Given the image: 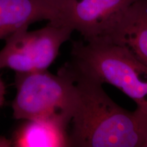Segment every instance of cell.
Returning a JSON list of instances; mask_svg holds the SVG:
<instances>
[{
  "instance_id": "6da1fadb",
  "label": "cell",
  "mask_w": 147,
  "mask_h": 147,
  "mask_svg": "<svg viewBox=\"0 0 147 147\" xmlns=\"http://www.w3.org/2000/svg\"><path fill=\"white\" fill-rule=\"evenodd\" d=\"M76 90V104L68 134L70 146L140 147L147 132V114L117 104L102 83L66 63Z\"/></svg>"
},
{
  "instance_id": "7a4b0ae2",
  "label": "cell",
  "mask_w": 147,
  "mask_h": 147,
  "mask_svg": "<svg viewBox=\"0 0 147 147\" xmlns=\"http://www.w3.org/2000/svg\"><path fill=\"white\" fill-rule=\"evenodd\" d=\"M71 54L76 68L118 88L147 114V66L125 48L102 38L74 42Z\"/></svg>"
},
{
  "instance_id": "3957f363",
  "label": "cell",
  "mask_w": 147,
  "mask_h": 147,
  "mask_svg": "<svg viewBox=\"0 0 147 147\" xmlns=\"http://www.w3.org/2000/svg\"><path fill=\"white\" fill-rule=\"evenodd\" d=\"M13 117L21 120H47L67 129L76 104V90L68 66L57 74L40 70L16 73Z\"/></svg>"
},
{
  "instance_id": "277c9868",
  "label": "cell",
  "mask_w": 147,
  "mask_h": 147,
  "mask_svg": "<svg viewBox=\"0 0 147 147\" xmlns=\"http://www.w3.org/2000/svg\"><path fill=\"white\" fill-rule=\"evenodd\" d=\"M73 32L69 27L51 22L32 32L28 28L17 31L4 40L5 46L0 51V69L9 68L16 73L47 69Z\"/></svg>"
},
{
  "instance_id": "5b68a950",
  "label": "cell",
  "mask_w": 147,
  "mask_h": 147,
  "mask_svg": "<svg viewBox=\"0 0 147 147\" xmlns=\"http://www.w3.org/2000/svg\"><path fill=\"white\" fill-rule=\"evenodd\" d=\"M136 0H64L58 25L69 27L84 40L106 38Z\"/></svg>"
},
{
  "instance_id": "8992f818",
  "label": "cell",
  "mask_w": 147,
  "mask_h": 147,
  "mask_svg": "<svg viewBox=\"0 0 147 147\" xmlns=\"http://www.w3.org/2000/svg\"><path fill=\"white\" fill-rule=\"evenodd\" d=\"M62 0H0V40L35 22L57 23Z\"/></svg>"
},
{
  "instance_id": "52a82bcc",
  "label": "cell",
  "mask_w": 147,
  "mask_h": 147,
  "mask_svg": "<svg viewBox=\"0 0 147 147\" xmlns=\"http://www.w3.org/2000/svg\"><path fill=\"white\" fill-rule=\"evenodd\" d=\"M106 38L125 48L147 66V0H136Z\"/></svg>"
},
{
  "instance_id": "ba28073f",
  "label": "cell",
  "mask_w": 147,
  "mask_h": 147,
  "mask_svg": "<svg viewBox=\"0 0 147 147\" xmlns=\"http://www.w3.org/2000/svg\"><path fill=\"white\" fill-rule=\"evenodd\" d=\"M14 134L12 146L17 147L70 146L67 129L47 120H25Z\"/></svg>"
},
{
  "instance_id": "9c48e42d",
  "label": "cell",
  "mask_w": 147,
  "mask_h": 147,
  "mask_svg": "<svg viewBox=\"0 0 147 147\" xmlns=\"http://www.w3.org/2000/svg\"><path fill=\"white\" fill-rule=\"evenodd\" d=\"M5 93V88L3 80L0 77V108L2 106L4 102V97Z\"/></svg>"
},
{
  "instance_id": "30bf717a",
  "label": "cell",
  "mask_w": 147,
  "mask_h": 147,
  "mask_svg": "<svg viewBox=\"0 0 147 147\" xmlns=\"http://www.w3.org/2000/svg\"><path fill=\"white\" fill-rule=\"evenodd\" d=\"M142 147H147V132H146V136H145L144 142H143Z\"/></svg>"
},
{
  "instance_id": "8fae6325",
  "label": "cell",
  "mask_w": 147,
  "mask_h": 147,
  "mask_svg": "<svg viewBox=\"0 0 147 147\" xmlns=\"http://www.w3.org/2000/svg\"><path fill=\"white\" fill-rule=\"evenodd\" d=\"M63 1H64V0H63Z\"/></svg>"
}]
</instances>
